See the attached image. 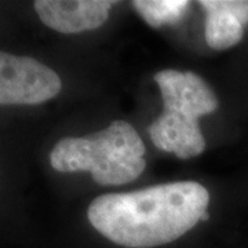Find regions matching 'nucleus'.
<instances>
[{"label":"nucleus","mask_w":248,"mask_h":248,"mask_svg":"<svg viewBox=\"0 0 248 248\" xmlns=\"http://www.w3.org/2000/svg\"><path fill=\"white\" fill-rule=\"evenodd\" d=\"M210 193L195 181L98 196L89 205L93 228L127 248L164 246L192 231L207 213Z\"/></svg>","instance_id":"f257e3e1"},{"label":"nucleus","mask_w":248,"mask_h":248,"mask_svg":"<svg viewBox=\"0 0 248 248\" xmlns=\"http://www.w3.org/2000/svg\"><path fill=\"white\" fill-rule=\"evenodd\" d=\"M146 148L140 134L124 120L81 138H62L50 153V163L60 172H90L102 186L124 185L145 171Z\"/></svg>","instance_id":"f03ea898"},{"label":"nucleus","mask_w":248,"mask_h":248,"mask_svg":"<svg viewBox=\"0 0 248 248\" xmlns=\"http://www.w3.org/2000/svg\"><path fill=\"white\" fill-rule=\"evenodd\" d=\"M164 112L149 127L152 142L160 151L185 160L202 155L205 140L199 119L214 113L219 102L214 91L195 72L164 69L155 75Z\"/></svg>","instance_id":"7ed1b4c3"},{"label":"nucleus","mask_w":248,"mask_h":248,"mask_svg":"<svg viewBox=\"0 0 248 248\" xmlns=\"http://www.w3.org/2000/svg\"><path fill=\"white\" fill-rule=\"evenodd\" d=\"M62 89L57 72L29 57L0 51V105H37Z\"/></svg>","instance_id":"20e7f679"},{"label":"nucleus","mask_w":248,"mask_h":248,"mask_svg":"<svg viewBox=\"0 0 248 248\" xmlns=\"http://www.w3.org/2000/svg\"><path fill=\"white\" fill-rule=\"evenodd\" d=\"M113 4L109 0H37L33 6L46 27L61 33H81L102 27Z\"/></svg>","instance_id":"39448f33"},{"label":"nucleus","mask_w":248,"mask_h":248,"mask_svg":"<svg viewBox=\"0 0 248 248\" xmlns=\"http://www.w3.org/2000/svg\"><path fill=\"white\" fill-rule=\"evenodd\" d=\"M205 10V42L214 50H226L241 42L248 25V0H202Z\"/></svg>","instance_id":"423d86ee"},{"label":"nucleus","mask_w":248,"mask_h":248,"mask_svg":"<svg viewBox=\"0 0 248 248\" xmlns=\"http://www.w3.org/2000/svg\"><path fill=\"white\" fill-rule=\"evenodd\" d=\"M134 9L152 28H160L167 24H175L184 17L190 6L186 0H137Z\"/></svg>","instance_id":"0eeeda50"},{"label":"nucleus","mask_w":248,"mask_h":248,"mask_svg":"<svg viewBox=\"0 0 248 248\" xmlns=\"http://www.w3.org/2000/svg\"><path fill=\"white\" fill-rule=\"evenodd\" d=\"M208 219H210V214H208V211H207V213H204L203 214V217H202V219H200V221H208Z\"/></svg>","instance_id":"6e6552de"}]
</instances>
